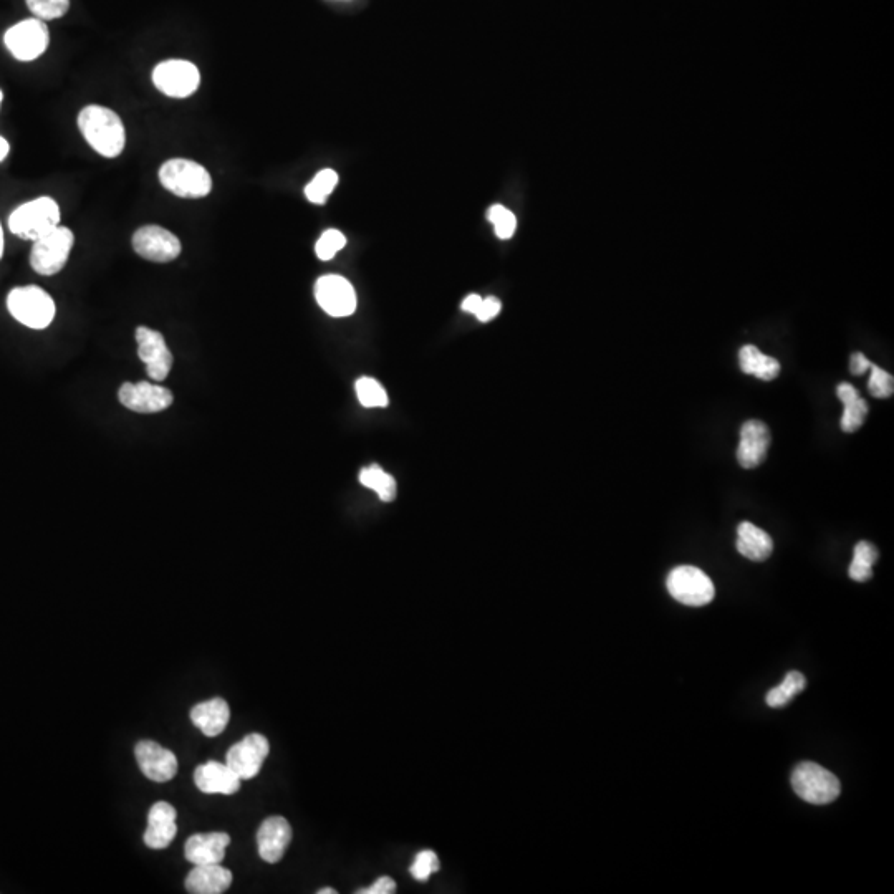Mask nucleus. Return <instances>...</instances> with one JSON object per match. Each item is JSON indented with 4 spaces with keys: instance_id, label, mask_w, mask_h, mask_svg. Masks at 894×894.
<instances>
[{
    "instance_id": "obj_1",
    "label": "nucleus",
    "mask_w": 894,
    "mask_h": 894,
    "mask_svg": "<svg viewBox=\"0 0 894 894\" xmlns=\"http://www.w3.org/2000/svg\"><path fill=\"white\" fill-rule=\"evenodd\" d=\"M78 128L83 138L105 158H118L126 145L123 121L115 111L105 106H85L78 115Z\"/></svg>"
},
{
    "instance_id": "obj_2",
    "label": "nucleus",
    "mask_w": 894,
    "mask_h": 894,
    "mask_svg": "<svg viewBox=\"0 0 894 894\" xmlns=\"http://www.w3.org/2000/svg\"><path fill=\"white\" fill-rule=\"evenodd\" d=\"M159 181L169 193L184 199L206 198L211 193V174L191 159H169L159 169Z\"/></svg>"
},
{
    "instance_id": "obj_3",
    "label": "nucleus",
    "mask_w": 894,
    "mask_h": 894,
    "mask_svg": "<svg viewBox=\"0 0 894 894\" xmlns=\"http://www.w3.org/2000/svg\"><path fill=\"white\" fill-rule=\"evenodd\" d=\"M60 226V207L52 198H39L17 207L9 217V229L25 241H37Z\"/></svg>"
},
{
    "instance_id": "obj_4",
    "label": "nucleus",
    "mask_w": 894,
    "mask_h": 894,
    "mask_svg": "<svg viewBox=\"0 0 894 894\" xmlns=\"http://www.w3.org/2000/svg\"><path fill=\"white\" fill-rule=\"evenodd\" d=\"M10 315L25 327L44 330L55 318V302L44 289L37 285L17 287L7 297Z\"/></svg>"
},
{
    "instance_id": "obj_5",
    "label": "nucleus",
    "mask_w": 894,
    "mask_h": 894,
    "mask_svg": "<svg viewBox=\"0 0 894 894\" xmlns=\"http://www.w3.org/2000/svg\"><path fill=\"white\" fill-rule=\"evenodd\" d=\"M792 787L798 797L812 805L835 802L842 792L840 780L830 770L813 762H802L795 767L792 772Z\"/></svg>"
},
{
    "instance_id": "obj_6",
    "label": "nucleus",
    "mask_w": 894,
    "mask_h": 894,
    "mask_svg": "<svg viewBox=\"0 0 894 894\" xmlns=\"http://www.w3.org/2000/svg\"><path fill=\"white\" fill-rule=\"evenodd\" d=\"M75 244V236L68 227L58 226L47 236L34 242L30 252V265L40 275H55L67 264L68 255Z\"/></svg>"
},
{
    "instance_id": "obj_7",
    "label": "nucleus",
    "mask_w": 894,
    "mask_h": 894,
    "mask_svg": "<svg viewBox=\"0 0 894 894\" xmlns=\"http://www.w3.org/2000/svg\"><path fill=\"white\" fill-rule=\"evenodd\" d=\"M666 585L669 595L686 606L707 605L716 595V588L711 578L699 568L689 565L674 568L673 572L669 573Z\"/></svg>"
},
{
    "instance_id": "obj_8",
    "label": "nucleus",
    "mask_w": 894,
    "mask_h": 894,
    "mask_svg": "<svg viewBox=\"0 0 894 894\" xmlns=\"http://www.w3.org/2000/svg\"><path fill=\"white\" fill-rule=\"evenodd\" d=\"M153 83L166 97L188 98L198 92L201 73L188 60H166L154 68Z\"/></svg>"
},
{
    "instance_id": "obj_9",
    "label": "nucleus",
    "mask_w": 894,
    "mask_h": 894,
    "mask_svg": "<svg viewBox=\"0 0 894 894\" xmlns=\"http://www.w3.org/2000/svg\"><path fill=\"white\" fill-rule=\"evenodd\" d=\"M4 42L5 47L17 60L32 62L49 47V29L44 20H22L5 32Z\"/></svg>"
},
{
    "instance_id": "obj_10",
    "label": "nucleus",
    "mask_w": 894,
    "mask_h": 894,
    "mask_svg": "<svg viewBox=\"0 0 894 894\" xmlns=\"http://www.w3.org/2000/svg\"><path fill=\"white\" fill-rule=\"evenodd\" d=\"M136 254L156 264H168L181 255V241L173 232L159 226L140 227L131 239Z\"/></svg>"
},
{
    "instance_id": "obj_11",
    "label": "nucleus",
    "mask_w": 894,
    "mask_h": 894,
    "mask_svg": "<svg viewBox=\"0 0 894 894\" xmlns=\"http://www.w3.org/2000/svg\"><path fill=\"white\" fill-rule=\"evenodd\" d=\"M315 298L330 317H350L356 310V292L342 275H323L315 284Z\"/></svg>"
},
{
    "instance_id": "obj_12",
    "label": "nucleus",
    "mask_w": 894,
    "mask_h": 894,
    "mask_svg": "<svg viewBox=\"0 0 894 894\" xmlns=\"http://www.w3.org/2000/svg\"><path fill=\"white\" fill-rule=\"evenodd\" d=\"M138 356L146 365V373L153 381H164L173 368V355L161 333L148 327L136 328Z\"/></svg>"
},
{
    "instance_id": "obj_13",
    "label": "nucleus",
    "mask_w": 894,
    "mask_h": 894,
    "mask_svg": "<svg viewBox=\"0 0 894 894\" xmlns=\"http://www.w3.org/2000/svg\"><path fill=\"white\" fill-rule=\"evenodd\" d=\"M270 752L269 741L262 734H249L241 742L232 745L227 752L226 764L236 772L242 780L254 779L259 775L264 760Z\"/></svg>"
},
{
    "instance_id": "obj_14",
    "label": "nucleus",
    "mask_w": 894,
    "mask_h": 894,
    "mask_svg": "<svg viewBox=\"0 0 894 894\" xmlns=\"http://www.w3.org/2000/svg\"><path fill=\"white\" fill-rule=\"evenodd\" d=\"M120 403L130 411L140 414L161 413L173 404V393L164 386L153 385L148 381L125 383L118 391Z\"/></svg>"
},
{
    "instance_id": "obj_15",
    "label": "nucleus",
    "mask_w": 894,
    "mask_h": 894,
    "mask_svg": "<svg viewBox=\"0 0 894 894\" xmlns=\"http://www.w3.org/2000/svg\"><path fill=\"white\" fill-rule=\"evenodd\" d=\"M136 762L141 772L153 782H169L178 774V759L171 750L154 741H141L135 747Z\"/></svg>"
},
{
    "instance_id": "obj_16",
    "label": "nucleus",
    "mask_w": 894,
    "mask_h": 894,
    "mask_svg": "<svg viewBox=\"0 0 894 894\" xmlns=\"http://www.w3.org/2000/svg\"><path fill=\"white\" fill-rule=\"evenodd\" d=\"M292 842V827L284 817L265 818L257 832L259 855L267 863H279Z\"/></svg>"
},
{
    "instance_id": "obj_17",
    "label": "nucleus",
    "mask_w": 894,
    "mask_h": 894,
    "mask_svg": "<svg viewBox=\"0 0 894 894\" xmlns=\"http://www.w3.org/2000/svg\"><path fill=\"white\" fill-rule=\"evenodd\" d=\"M770 431L759 419H750L741 428V443L737 447V461L744 469L759 467L767 457Z\"/></svg>"
},
{
    "instance_id": "obj_18",
    "label": "nucleus",
    "mask_w": 894,
    "mask_h": 894,
    "mask_svg": "<svg viewBox=\"0 0 894 894\" xmlns=\"http://www.w3.org/2000/svg\"><path fill=\"white\" fill-rule=\"evenodd\" d=\"M194 782L202 794L232 795L241 789L242 779L229 765L211 760L199 765L194 772Z\"/></svg>"
},
{
    "instance_id": "obj_19",
    "label": "nucleus",
    "mask_w": 894,
    "mask_h": 894,
    "mask_svg": "<svg viewBox=\"0 0 894 894\" xmlns=\"http://www.w3.org/2000/svg\"><path fill=\"white\" fill-rule=\"evenodd\" d=\"M176 818H178V813L171 803H154L148 813V828L145 832L146 846L153 850L168 848L178 833Z\"/></svg>"
},
{
    "instance_id": "obj_20",
    "label": "nucleus",
    "mask_w": 894,
    "mask_h": 894,
    "mask_svg": "<svg viewBox=\"0 0 894 894\" xmlns=\"http://www.w3.org/2000/svg\"><path fill=\"white\" fill-rule=\"evenodd\" d=\"M229 845L231 837L227 833H198L188 838V842L184 845V855L194 866L216 865L224 860Z\"/></svg>"
},
{
    "instance_id": "obj_21",
    "label": "nucleus",
    "mask_w": 894,
    "mask_h": 894,
    "mask_svg": "<svg viewBox=\"0 0 894 894\" xmlns=\"http://www.w3.org/2000/svg\"><path fill=\"white\" fill-rule=\"evenodd\" d=\"M232 885V873L221 863L196 865L186 878V890L193 894L226 893Z\"/></svg>"
},
{
    "instance_id": "obj_22",
    "label": "nucleus",
    "mask_w": 894,
    "mask_h": 894,
    "mask_svg": "<svg viewBox=\"0 0 894 894\" xmlns=\"http://www.w3.org/2000/svg\"><path fill=\"white\" fill-rule=\"evenodd\" d=\"M229 719H231V709L221 697L199 702L198 706L191 709V721L207 737H217L226 731Z\"/></svg>"
},
{
    "instance_id": "obj_23",
    "label": "nucleus",
    "mask_w": 894,
    "mask_h": 894,
    "mask_svg": "<svg viewBox=\"0 0 894 894\" xmlns=\"http://www.w3.org/2000/svg\"><path fill=\"white\" fill-rule=\"evenodd\" d=\"M774 542L764 530L750 522H742L737 529V552L752 562H764L772 555Z\"/></svg>"
},
{
    "instance_id": "obj_24",
    "label": "nucleus",
    "mask_w": 894,
    "mask_h": 894,
    "mask_svg": "<svg viewBox=\"0 0 894 894\" xmlns=\"http://www.w3.org/2000/svg\"><path fill=\"white\" fill-rule=\"evenodd\" d=\"M837 395L843 406H845L843 408L842 429L845 433H855L865 424L866 414H868V403L861 398L855 386L848 385V383H842V385L838 386Z\"/></svg>"
},
{
    "instance_id": "obj_25",
    "label": "nucleus",
    "mask_w": 894,
    "mask_h": 894,
    "mask_svg": "<svg viewBox=\"0 0 894 894\" xmlns=\"http://www.w3.org/2000/svg\"><path fill=\"white\" fill-rule=\"evenodd\" d=\"M741 370L745 375H752L762 381H772L779 376L780 363L772 356L764 355L754 345H747L739 351Z\"/></svg>"
},
{
    "instance_id": "obj_26",
    "label": "nucleus",
    "mask_w": 894,
    "mask_h": 894,
    "mask_svg": "<svg viewBox=\"0 0 894 894\" xmlns=\"http://www.w3.org/2000/svg\"><path fill=\"white\" fill-rule=\"evenodd\" d=\"M360 482L363 486L375 491L383 502H391L396 497V481L388 472L380 466H368L360 472Z\"/></svg>"
},
{
    "instance_id": "obj_27",
    "label": "nucleus",
    "mask_w": 894,
    "mask_h": 894,
    "mask_svg": "<svg viewBox=\"0 0 894 894\" xmlns=\"http://www.w3.org/2000/svg\"><path fill=\"white\" fill-rule=\"evenodd\" d=\"M805 688H807V679H805V676H803L802 673H798V671H790V673L785 676L784 683L779 684L777 688L770 689L767 696H765V701H767V704H769L770 707H784L787 706L797 694L802 693Z\"/></svg>"
},
{
    "instance_id": "obj_28",
    "label": "nucleus",
    "mask_w": 894,
    "mask_h": 894,
    "mask_svg": "<svg viewBox=\"0 0 894 894\" xmlns=\"http://www.w3.org/2000/svg\"><path fill=\"white\" fill-rule=\"evenodd\" d=\"M878 560V550L868 542L856 544L853 562L850 565V577L855 582H866L873 575V565Z\"/></svg>"
},
{
    "instance_id": "obj_29",
    "label": "nucleus",
    "mask_w": 894,
    "mask_h": 894,
    "mask_svg": "<svg viewBox=\"0 0 894 894\" xmlns=\"http://www.w3.org/2000/svg\"><path fill=\"white\" fill-rule=\"evenodd\" d=\"M338 174L333 169H323L305 188V196L313 204H325L333 189L337 188Z\"/></svg>"
},
{
    "instance_id": "obj_30",
    "label": "nucleus",
    "mask_w": 894,
    "mask_h": 894,
    "mask_svg": "<svg viewBox=\"0 0 894 894\" xmlns=\"http://www.w3.org/2000/svg\"><path fill=\"white\" fill-rule=\"evenodd\" d=\"M356 395L365 408H385L388 406V395L383 386L373 378H360L356 381Z\"/></svg>"
},
{
    "instance_id": "obj_31",
    "label": "nucleus",
    "mask_w": 894,
    "mask_h": 894,
    "mask_svg": "<svg viewBox=\"0 0 894 894\" xmlns=\"http://www.w3.org/2000/svg\"><path fill=\"white\" fill-rule=\"evenodd\" d=\"M489 221L494 224V229H496V236L502 241H507L510 237L514 236L515 229H517V219H515L514 212L509 211L507 207L500 206V204H496V206H492L489 209Z\"/></svg>"
},
{
    "instance_id": "obj_32",
    "label": "nucleus",
    "mask_w": 894,
    "mask_h": 894,
    "mask_svg": "<svg viewBox=\"0 0 894 894\" xmlns=\"http://www.w3.org/2000/svg\"><path fill=\"white\" fill-rule=\"evenodd\" d=\"M30 12L40 20L60 19L70 9V0H25Z\"/></svg>"
},
{
    "instance_id": "obj_33",
    "label": "nucleus",
    "mask_w": 894,
    "mask_h": 894,
    "mask_svg": "<svg viewBox=\"0 0 894 894\" xmlns=\"http://www.w3.org/2000/svg\"><path fill=\"white\" fill-rule=\"evenodd\" d=\"M345 246H347V237L337 229H328L318 239L315 252L320 260H332Z\"/></svg>"
},
{
    "instance_id": "obj_34",
    "label": "nucleus",
    "mask_w": 894,
    "mask_h": 894,
    "mask_svg": "<svg viewBox=\"0 0 894 894\" xmlns=\"http://www.w3.org/2000/svg\"><path fill=\"white\" fill-rule=\"evenodd\" d=\"M870 371L871 376L870 383H868V390H870L871 395L881 399L893 396V375H890L888 371L881 370L880 366L873 365V363H871Z\"/></svg>"
},
{
    "instance_id": "obj_35",
    "label": "nucleus",
    "mask_w": 894,
    "mask_h": 894,
    "mask_svg": "<svg viewBox=\"0 0 894 894\" xmlns=\"http://www.w3.org/2000/svg\"><path fill=\"white\" fill-rule=\"evenodd\" d=\"M439 871V858L433 850H424L418 853L413 866H411V875L414 880L428 881L429 876Z\"/></svg>"
},
{
    "instance_id": "obj_36",
    "label": "nucleus",
    "mask_w": 894,
    "mask_h": 894,
    "mask_svg": "<svg viewBox=\"0 0 894 894\" xmlns=\"http://www.w3.org/2000/svg\"><path fill=\"white\" fill-rule=\"evenodd\" d=\"M500 308H502V303L496 297L482 298L481 305H479L474 315H476L479 322H491L499 315Z\"/></svg>"
},
{
    "instance_id": "obj_37",
    "label": "nucleus",
    "mask_w": 894,
    "mask_h": 894,
    "mask_svg": "<svg viewBox=\"0 0 894 894\" xmlns=\"http://www.w3.org/2000/svg\"><path fill=\"white\" fill-rule=\"evenodd\" d=\"M360 894H393L396 893V881L390 876H381L378 880L366 888V890L358 891Z\"/></svg>"
},
{
    "instance_id": "obj_38",
    "label": "nucleus",
    "mask_w": 894,
    "mask_h": 894,
    "mask_svg": "<svg viewBox=\"0 0 894 894\" xmlns=\"http://www.w3.org/2000/svg\"><path fill=\"white\" fill-rule=\"evenodd\" d=\"M871 361L863 353H853L850 361V370L853 375H863L870 370Z\"/></svg>"
},
{
    "instance_id": "obj_39",
    "label": "nucleus",
    "mask_w": 894,
    "mask_h": 894,
    "mask_svg": "<svg viewBox=\"0 0 894 894\" xmlns=\"http://www.w3.org/2000/svg\"><path fill=\"white\" fill-rule=\"evenodd\" d=\"M481 302H482V297H479V295H476V294L469 295V297H467L466 300H464V302H462V310H464V312H469V313H472V315H474V313L477 312V308H479V305H481Z\"/></svg>"
},
{
    "instance_id": "obj_40",
    "label": "nucleus",
    "mask_w": 894,
    "mask_h": 894,
    "mask_svg": "<svg viewBox=\"0 0 894 894\" xmlns=\"http://www.w3.org/2000/svg\"><path fill=\"white\" fill-rule=\"evenodd\" d=\"M10 146L9 141L5 140L0 136V161H4L7 156H9Z\"/></svg>"
},
{
    "instance_id": "obj_41",
    "label": "nucleus",
    "mask_w": 894,
    "mask_h": 894,
    "mask_svg": "<svg viewBox=\"0 0 894 894\" xmlns=\"http://www.w3.org/2000/svg\"><path fill=\"white\" fill-rule=\"evenodd\" d=\"M2 254H4V231H2V226H0V259H2Z\"/></svg>"
},
{
    "instance_id": "obj_42",
    "label": "nucleus",
    "mask_w": 894,
    "mask_h": 894,
    "mask_svg": "<svg viewBox=\"0 0 894 894\" xmlns=\"http://www.w3.org/2000/svg\"><path fill=\"white\" fill-rule=\"evenodd\" d=\"M318 894H337V891L332 890V888H323V890L318 891Z\"/></svg>"
},
{
    "instance_id": "obj_43",
    "label": "nucleus",
    "mask_w": 894,
    "mask_h": 894,
    "mask_svg": "<svg viewBox=\"0 0 894 894\" xmlns=\"http://www.w3.org/2000/svg\"><path fill=\"white\" fill-rule=\"evenodd\" d=\"M2 100H4V93L0 90V105H2Z\"/></svg>"
}]
</instances>
